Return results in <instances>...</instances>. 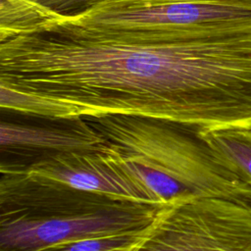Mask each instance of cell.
<instances>
[{
  "label": "cell",
  "instance_id": "10",
  "mask_svg": "<svg viewBox=\"0 0 251 251\" xmlns=\"http://www.w3.org/2000/svg\"><path fill=\"white\" fill-rule=\"evenodd\" d=\"M0 107L27 115L46 117H72L63 106L43 98L0 86Z\"/></svg>",
  "mask_w": 251,
  "mask_h": 251
},
{
  "label": "cell",
  "instance_id": "5",
  "mask_svg": "<svg viewBox=\"0 0 251 251\" xmlns=\"http://www.w3.org/2000/svg\"><path fill=\"white\" fill-rule=\"evenodd\" d=\"M59 17L83 27L111 29L247 27L251 0H94L79 14Z\"/></svg>",
  "mask_w": 251,
  "mask_h": 251
},
{
  "label": "cell",
  "instance_id": "7",
  "mask_svg": "<svg viewBox=\"0 0 251 251\" xmlns=\"http://www.w3.org/2000/svg\"><path fill=\"white\" fill-rule=\"evenodd\" d=\"M28 174L116 199L165 205L110 143L101 151L55 157L35 166Z\"/></svg>",
  "mask_w": 251,
  "mask_h": 251
},
{
  "label": "cell",
  "instance_id": "9",
  "mask_svg": "<svg viewBox=\"0 0 251 251\" xmlns=\"http://www.w3.org/2000/svg\"><path fill=\"white\" fill-rule=\"evenodd\" d=\"M148 226L108 235L61 242L37 251H136Z\"/></svg>",
  "mask_w": 251,
  "mask_h": 251
},
{
  "label": "cell",
  "instance_id": "11",
  "mask_svg": "<svg viewBox=\"0 0 251 251\" xmlns=\"http://www.w3.org/2000/svg\"><path fill=\"white\" fill-rule=\"evenodd\" d=\"M49 11L65 16L79 14L90 8L94 0H31Z\"/></svg>",
  "mask_w": 251,
  "mask_h": 251
},
{
  "label": "cell",
  "instance_id": "3",
  "mask_svg": "<svg viewBox=\"0 0 251 251\" xmlns=\"http://www.w3.org/2000/svg\"><path fill=\"white\" fill-rule=\"evenodd\" d=\"M165 205L116 199L33 174L1 175L0 251H37L144 228Z\"/></svg>",
  "mask_w": 251,
  "mask_h": 251
},
{
  "label": "cell",
  "instance_id": "4",
  "mask_svg": "<svg viewBox=\"0 0 251 251\" xmlns=\"http://www.w3.org/2000/svg\"><path fill=\"white\" fill-rule=\"evenodd\" d=\"M136 251H251V206L217 197L166 204Z\"/></svg>",
  "mask_w": 251,
  "mask_h": 251
},
{
  "label": "cell",
  "instance_id": "2",
  "mask_svg": "<svg viewBox=\"0 0 251 251\" xmlns=\"http://www.w3.org/2000/svg\"><path fill=\"white\" fill-rule=\"evenodd\" d=\"M84 118L164 204L217 197L251 206V180L200 136V127L138 116Z\"/></svg>",
  "mask_w": 251,
  "mask_h": 251
},
{
  "label": "cell",
  "instance_id": "8",
  "mask_svg": "<svg viewBox=\"0 0 251 251\" xmlns=\"http://www.w3.org/2000/svg\"><path fill=\"white\" fill-rule=\"evenodd\" d=\"M200 136L251 180V130L199 128Z\"/></svg>",
  "mask_w": 251,
  "mask_h": 251
},
{
  "label": "cell",
  "instance_id": "1",
  "mask_svg": "<svg viewBox=\"0 0 251 251\" xmlns=\"http://www.w3.org/2000/svg\"><path fill=\"white\" fill-rule=\"evenodd\" d=\"M0 86L71 116H138L251 130V26L83 27L36 5L0 38Z\"/></svg>",
  "mask_w": 251,
  "mask_h": 251
},
{
  "label": "cell",
  "instance_id": "6",
  "mask_svg": "<svg viewBox=\"0 0 251 251\" xmlns=\"http://www.w3.org/2000/svg\"><path fill=\"white\" fill-rule=\"evenodd\" d=\"M1 113V175L28 174L61 155L109 147L108 140L84 117H46L4 109Z\"/></svg>",
  "mask_w": 251,
  "mask_h": 251
}]
</instances>
